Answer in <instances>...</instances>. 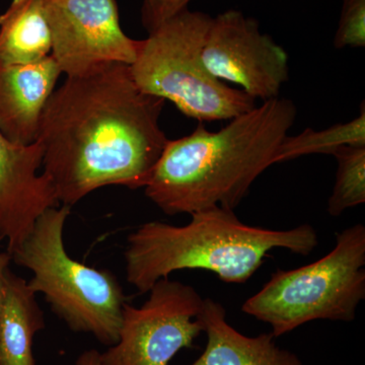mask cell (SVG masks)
<instances>
[{
    "label": "cell",
    "mask_w": 365,
    "mask_h": 365,
    "mask_svg": "<svg viewBox=\"0 0 365 365\" xmlns=\"http://www.w3.org/2000/svg\"><path fill=\"white\" fill-rule=\"evenodd\" d=\"M44 314L26 281L9 269L0 319V365H35L33 343Z\"/></svg>",
    "instance_id": "obj_13"
},
{
    "label": "cell",
    "mask_w": 365,
    "mask_h": 365,
    "mask_svg": "<svg viewBox=\"0 0 365 365\" xmlns=\"http://www.w3.org/2000/svg\"><path fill=\"white\" fill-rule=\"evenodd\" d=\"M51 50L44 0H13L0 16V66L34 63Z\"/></svg>",
    "instance_id": "obj_14"
},
{
    "label": "cell",
    "mask_w": 365,
    "mask_h": 365,
    "mask_svg": "<svg viewBox=\"0 0 365 365\" xmlns=\"http://www.w3.org/2000/svg\"><path fill=\"white\" fill-rule=\"evenodd\" d=\"M177 227L150 222L127 237L126 279L139 294L179 270H206L227 283L242 284L254 275L273 249L307 256L318 246L312 225L275 230L245 225L234 210L213 206L192 213Z\"/></svg>",
    "instance_id": "obj_3"
},
{
    "label": "cell",
    "mask_w": 365,
    "mask_h": 365,
    "mask_svg": "<svg viewBox=\"0 0 365 365\" xmlns=\"http://www.w3.org/2000/svg\"><path fill=\"white\" fill-rule=\"evenodd\" d=\"M333 157L337 160V172L328 213L337 217L365 203V146H344Z\"/></svg>",
    "instance_id": "obj_16"
},
{
    "label": "cell",
    "mask_w": 365,
    "mask_h": 365,
    "mask_svg": "<svg viewBox=\"0 0 365 365\" xmlns=\"http://www.w3.org/2000/svg\"><path fill=\"white\" fill-rule=\"evenodd\" d=\"M192 0H143L141 19L144 28L148 31L157 29L173 16L188 9Z\"/></svg>",
    "instance_id": "obj_18"
},
{
    "label": "cell",
    "mask_w": 365,
    "mask_h": 365,
    "mask_svg": "<svg viewBox=\"0 0 365 365\" xmlns=\"http://www.w3.org/2000/svg\"><path fill=\"white\" fill-rule=\"evenodd\" d=\"M69 215L71 206L47 209L11 260L32 272L28 287L44 295L71 330L90 334L110 347L119 339L127 302L123 288L109 270L91 267L67 253L63 234Z\"/></svg>",
    "instance_id": "obj_4"
},
{
    "label": "cell",
    "mask_w": 365,
    "mask_h": 365,
    "mask_svg": "<svg viewBox=\"0 0 365 365\" xmlns=\"http://www.w3.org/2000/svg\"><path fill=\"white\" fill-rule=\"evenodd\" d=\"M165 103L141 91L124 64L67 78L48 101L38 136L60 205L103 187L144 188L169 140L160 125Z\"/></svg>",
    "instance_id": "obj_1"
},
{
    "label": "cell",
    "mask_w": 365,
    "mask_h": 365,
    "mask_svg": "<svg viewBox=\"0 0 365 365\" xmlns=\"http://www.w3.org/2000/svg\"><path fill=\"white\" fill-rule=\"evenodd\" d=\"M334 47L338 50L365 47V0H342Z\"/></svg>",
    "instance_id": "obj_17"
},
{
    "label": "cell",
    "mask_w": 365,
    "mask_h": 365,
    "mask_svg": "<svg viewBox=\"0 0 365 365\" xmlns=\"http://www.w3.org/2000/svg\"><path fill=\"white\" fill-rule=\"evenodd\" d=\"M365 299V227L336 235L330 253L292 270H277L242 304V311L279 337L316 319L351 322Z\"/></svg>",
    "instance_id": "obj_6"
},
{
    "label": "cell",
    "mask_w": 365,
    "mask_h": 365,
    "mask_svg": "<svg viewBox=\"0 0 365 365\" xmlns=\"http://www.w3.org/2000/svg\"><path fill=\"white\" fill-rule=\"evenodd\" d=\"M143 306L126 302L119 339L101 353L103 365H169L204 332V299L191 285L162 278Z\"/></svg>",
    "instance_id": "obj_7"
},
{
    "label": "cell",
    "mask_w": 365,
    "mask_h": 365,
    "mask_svg": "<svg viewBox=\"0 0 365 365\" xmlns=\"http://www.w3.org/2000/svg\"><path fill=\"white\" fill-rule=\"evenodd\" d=\"M344 146H365V106L359 116L346 123L333 125L322 130L304 129L297 135L284 137L274 163L288 162L309 155H333Z\"/></svg>",
    "instance_id": "obj_15"
},
{
    "label": "cell",
    "mask_w": 365,
    "mask_h": 365,
    "mask_svg": "<svg viewBox=\"0 0 365 365\" xmlns=\"http://www.w3.org/2000/svg\"><path fill=\"white\" fill-rule=\"evenodd\" d=\"M50 55L29 64L0 66V132L29 145L38 140L41 120L61 76Z\"/></svg>",
    "instance_id": "obj_11"
},
{
    "label": "cell",
    "mask_w": 365,
    "mask_h": 365,
    "mask_svg": "<svg viewBox=\"0 0 365 365\" xmlns=\"http://www.w3.org/2000/svg\"><path fill=\"white\" fill-rule=\"evenodd\" d=\"M43 148L11 143L0 132V242L9 255L32 232L47 209L60 206L49 178L39 170Z\"/></svg>",
    "instance_id": "obj_10"
},
{
    "label": "cell",
    "mask_w": 365,
    "mask_h": 365,
    "mask_svg": "<svg viewBox=\"0 0 365 365\" xmlns=\"http://www.w3.org/2000/svg\"><path fill=\"white\" fill-rule=\"evenodd\" d=\"M204 66L223 83L262 102L279 98L289 79V57L261 33L258 21L230 9L212 18L202 49Z\"/></svg>",
    "instance_id": "obj_9"
},
{
    "label": "cell",
    "mask_w": 365,
    "mask_h": 365,
    "mask_svg": "<svg viewBox=\"0 0 365 365\" xmlns=\"http://www.w3.org/2000/svg\"><path fill=\"white\" fill-rule=\"evenodd\" d=\"M76 365H103L101 353L96 349L86 350L79 355Z\"/></svg>",
    "instance_id": "obj_20"
},
{
    "label": "cell",
    "mask_w": 365,
    "mask_h": 365,
    "mask_svg": "<svg viewBox=\"0 0 365 365\" xmlns=\"http://www.w3.org/2000/svg\"><path fill=\"white\" fill-rule=\"evenodd\" d=\"M211 21L208 14L185 9L141 40L130 66L141 91L170 101L201 123L232 120L257 106L245 91L230 88L204 66L201 54Z\"/></svg>",
    "instance_id": "obj_5"
},
{
    "label": "cell",
    "mask_w": 365,
    "mask_h": 365,
    "mask_svg": "<svg viewBox=\"0 0 365 365\" xmlns=\"http://www.w3.org/2000/svg\"><path fill=\"white\" fill-rule=\"evenodd\" d=\"M44 9L51 56L67 78L135 62L141 40L122 30L116 0H44Z\"/></svg>",
    "instance_id": "obj_8"
},
{
    "label": "cell",
    "mask_w": 365,
    "mask_h": 365,
    "mask_svg": "<svg viewBox=\"0 0 365 365\" xmlns=\"http://www.w3.org/2000/svg\"><path fill=\"white\" fill-rule=\"evenodd\" d=\"M200 319L207 344L190 365H302L297 354L276 345L272 333L247 337L237 332L216 300L204 299Z\"/></svg>",
    "instance_id": "obj_12"
},
{
    "label": "cell",
    "mask_w": 365,
    "mask_h": 365,
    "mask_svg": "<svg viewBox=\"0 0 365 365\" xmlns=\"http://www.w3.org/2000/svg\"><path fill=\"white\" fill-rule=\"evenodd\" d=\"M0 246H1V242H0ZM11 261V256L9 252H4L0 249V319H1L2 307H4L6 275L7 270L9 269Z\"/></svg>",
    "instance_id": "obj_19"
},
{
    "label": "cell",
    "mask_w": 365,
    "mask_h": 365,
    "mask_svg": "<svg viewBox=\"0 0 365 365\" xmlns=\"http://www.w3.org/2000/svg\"><path fill=\"white\" fill-rule=\"evenodd\" d=\"M294 102L276 98L230 120L220 130L199 122L189 135L168 140L144 193L165 215L220 206L235 210L274 163L297 120Z\"/></svg>",
    "instance_id": "obj_2"
}]
</instances>
